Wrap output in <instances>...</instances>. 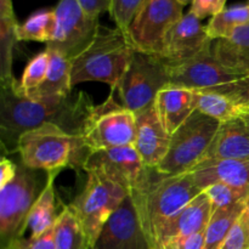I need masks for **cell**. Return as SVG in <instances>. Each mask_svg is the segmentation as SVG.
I'll list each match as a JSON object with an SVG mask.
<instances>
[{
    "instance_id": "obj_1",
    "label": "cell",
    "mask_w": 249,
    "mask_h": 249,
    "mask_svg": "<svg viewBox=\"0 0 249 249\" xmlns=\"http://www.w3.org/2000/svg\"><path fill=\"white\" fill-rule=\"evenodd\" d=\"M94 104L84 91L67 97L32 99L15 77L1 82L0 136L2 148L16 152L22 134L44 124H55L71 135L83 139L85 124ZM84 141V140H83Z\"/></svg>"
},
{
    "instance_id": "obj_2",
    "label": "cell",
    "mask_w": 249,
    "mask_h": 249,
    "mask_svg": "<svg viewBox=\"0 0 249 249\" xmlns=\"http://www.w3.org/2000/svg\"><path fill=\"white\" fill-rule=\"evenodd\" d=\"M201 192L190 172L168 175L146 168L130 197L152 249H158L163 226Z\"/></svg>"
},
{
    "instance_id": "obj_3",
    "label": "cell",
    "mask_w": 249,
    "mask_h": 249,
    "mask_svg": "<svg viewBox=\"0 0 249 249\" xmlns=\"http://www.w3.org/2000/svg\"><path fill=\"white\" fill-rule=\"evenodd\" d=\"M135 53L126 32L100 24L94 40L72 60V87L85 82H101L114 92Z\"/></svg>"
},
{
    "instance_id": "obj_4",
    "label": "cell",
    "mask_w": 249,
    "mask_h": 249,
    "mask_svg": "<svg viewBox=\"0 0 249 249\" xmlns=\"http://www.w3.org/2000/svg\"><path fill=\"white\" fill-rule=\"evenodd\" d=\"M16 152L19 153L22 164L48 173L83 168L89 156L82 138L71 135L55 124H44L22 134Z\"/></svg>"
},
{
    "instance_id": "obj_5",
    "label": "cell",
    "mask_w": 249,
    "mask_h": 249,
    "mask_svg": "<svg viewBox=\"0 0 249 249\" xmlns=\"http://www.w3.org/2000/svg\"><path fill=\"white\" fill-rule=\"evenodd\" d=\"M167 67L170 85L218 92L240 105H249V74L224 67L212 53V46L191 60Z\"/></svg>"
},
{
    "instance_id": "obj_6",
    "label": "cell",
    "mask_w": 249,
    "mask_h": 249,
    "mask_svg": "<svg viewBox=\"0 0 249 249\" xmlns=\"http://www.w3.org/2000/svg\"><path fill=\"white\" fill-rule=\"evenodd\" d=\"M87 173V184L72 204L91 248L105 224L130 195V191L123 182L102 168H94Z\"/></svg>"
},
{
    "instance_id": "obj_7",
    "label": "cell",
    "mask_w": 249,
    "mask_h": 249,
    "mask_svg": "<svg viewBox=\"0 0 249 249\" xmlns=\"http://www.w3.org/2000/svg\"><path fill=\"white\" fill-rule=\"evenodd\" d=\"M219 126L220 122L195 109L173 134L167 156L155 169L168 175L190 172L204 157Z\"/></svg>"
},
{
    "instance_id": "obj_8",
    "label": "cell",
    "mask_w": 249,
    "mask_h": 249,
    "mask_svg": "<svg viewBox=\"0 0 249 249\" xmlns=\"http://www.w3.org/2000/svg\"><path fill=\"white\" fill-rule=\"evenodd\" d=\"M169 85V71L160 57L135 50L117 87L122 105L134 113L152 106L158 92Z\"/></svg>"
},
{
    "instance_id": "obj_9",
    "label": "cell",
    "mask_w": 249,
    "mask_h": 249,
    "mask_svg": "<svg viewBox=\"0 0 249 249\" xmlns=\"http://www.w3.org/2000/svg\"><path fill=\"white\" fill-rule=\"evenodd\" d=\"M136 116L117 104L111 91L104 104L95 106L85 124L83 140L88 151L130 146L135 142Z\"/></svg>"
},
{
    "instance_id": "obj_10",
    "label": "cell",
    "mask_w": 249,
    "mask_h": 249,
    "mask_svg": "<svg viewBox=\"0 0 249 249\" xmlns=\"http://www.w3.org/2000/svg\"><path fill=\"white\" fill-rule=\"evenodd\" d=\"M36 170L18 165L14 179L0 187V233L5 248L27 230V218L38 196Z\"/></svg>"
},
{
    "instance_id": "obj_11",
    "label": "cell",
    "mask_w": 249,
    "mask_h": 249,
    "mask_svg": "<svg viewBox=\"0 0 249 249\" xmlns=\"http://www.w3.org/2000/svg\"><path fill=\"white\" fill-rule=\"evenodd\" d=\"M184 15V6L178 0H146L126 34L135 50L158 57L168 32Z\"/></svg>"
},
{
    "instance_id": "obj_12",
    "label": "cell",
    "mask_w": 249,
    "mask_h": 249,
    "mask_svg": "<svg viewBox=\"0 0 249 249\" xmlns=\"http://www.w3.org/2000/svg\"><path fill=\"white\" fill-rule=\"evenodd\" d=\"M53 12L55 28L46 50L72 61L94 40L100 27L99 18L89 16L77 0H58Z\"/></svg>"
},
{
    "instance_id": "obj_13",
    "label": "cell",
    "mask_w": 249,
    "mask_h": 249,
    "mask_svg": "<svg viewBox=\"0 0 249 249\" xmlns=\"http://www.w3.org/2000/svg\"><path fill=\"white\" fill-rule=\"evenodd\" d=\"M90 249H152L130 195L107 220Z\"/></svg>"
},
{
    "instance_id": "obj_14",
    "label": "cell",
    "mask_w": 249,
    "mask_h": 249,
    "mask_svg": "<svg viewBox=\"0 0 249 249\" xmlns=\"http://www.w3.org/2000/svg\"><path fill=\"white\" fill-rule=\"evenodd\" d=\"M212 44L213 40L207 34L206 26L189 11L168 32L163 51L158 57L165 65H178L199 55Z\"/></svg>"
},
{
    "instance_id": "obj_15",
    "label": "cell",
    "mask_w": 249,
    "mask_h": 249,
    "mask_svg": "<svg viewBox=\"0 0 249 249\" xmlns=\"http://www.w3.org/2000/svg\"><path fill=\"white\" fill-rule=\"evenodd\" d=\"M94 168L107 170L131 191L140 181L147 167L143 164L135 146L130 145L90 152L83 169L88 172Z\"/></svg>"
},
{
    "instance_id": "obj_16",
    "label": "cell",
    "mask_w": 249,
    "mask_h": 249,
    "mask_svg": "<svg viewBox=\"0 0 249 249\" xmlns=\"http://www.w3.org/2000/svg\"><path fill=\"white\" fill-rule=\"evenodd\" d=\"M136 116V133L134 146L147 168L155 169L169 151L172 135L163 126L155 104Z\"/></svg>"
},
{
    "instance_id": "obj_17",
    "label": "cell",
    "mask_w": 249,
    "mask_h": 249,
    "mask_svg": "<svg viewBox=\"0 0 249 249\" xmlns=\"http://www.w3.org/2000/svg\"><path fill=\"white\" fill-rule=\"evenodd\" d=\"M249 158V106L229 121L220 123L204 160Z\"/></svg>"
},
{
    "instance_id": "obj_18",
    "label": "cell",
    "mask_w": 249,
    "mask_h": 249,
    "mask_svg": "<svg viewBox=\"0 0 249 249\" xmlns=\"http://www.w3.org/2000/svg\"><path fill=\"white\" fill-rule=\"evenodd\" d=\"M213 208L211 199L202 191L163 226L158 238V249L165 243L204 230L211 220Z\"/></svg>"
},
{
    "instance_id": "obj_19",
    "label": "cell",
    "mask_w": 249,
    "mask_h": 249,
    "mask_svg": "<svg viewBox=\"0 0 249 249\" xmlns=\"http://www.w3.org/2000/svg\"><path fill=\"white\" fill-rule=\"evenodd\" d=\"M190 173L202 191L215 182L249 191V158L204 160L197 163Z\"/></svg>"
},
{
    "instance_id": "obj_20",
    "label": "cell",
    "mask_w": 249,
    "mask_h": 249,
    "mask_svg": "<svg viewBox=\"0 0 249 249\" xmlns=\"http://www.w3.org/2000/svg\"><path fill=\"white\" fill-rule=\"evenodd\" d=\"M155 107L165 130L173 135L195 111V91L169 84L158 92Z\"/></svg>"
},
{
    "instance_id": "obj_21",
    "label": "cell",
    "mask_w": 249,
    "mask_h": 249,
    "mask_svg": "<svg viewBox=\"0 0 249 249\" xmlns=\"http://www.w3.org/2000/svg\"><path fill=\"white\" fill-rule=\"evenodd\" d=\"M212 53L224 67L249 74V23L237 27L225 38L213 40Z\"/></svg>"
},
{
    "instance_id": "obj_22",
    "label": "cell",
    "mask_w": 249,
    "mask_h": 249,
    "mask_svg": "<svg viewBox=\"0 0 249 249\" xmlns=\"http://www.w3.org/2000/svg\"><path fill=\"white\" fill-rule=\"evenodd\" d=\"M48 51L50 53L48 74L33 92L27 95L32 99L67 97L72 91V61L55 51Z\"/></svg>"
},
{
    "instance_id": "obj_23",
    "label": "cell",
    "mask_w": 249,
    "mask_h": 249,
    "mask_svg": "<svg viewBox=\"0 0 249 249\" xmlns=\"http://www.w3.org/2000/svg\"><path fill=\"white\" fill-rule=\"evenodd\" d=\"M58 173H48V181L38 195L27 218V229H31V237H36L53 228L57 216L55 203V182Z\"/></svg>"
},
{
    "instance_id": "obj_24",
    "label": "cell",
    "mask_w": 249,
    "mask_h": 249,
    "mask_svg": "<svg viewBox=\"0 0 249 249\" xmlns=\"http://www.w3.org/2000/svg\"><path fill=\"white\" fill-rule=\"evenodd\" d=\"M19 23L15 16L12 0H0V79L12 78V50L17 39Z\"/></svg>"
},
{
    "instance_id": "obj_25",
    "label": "cell",
    "mask_w": 249,
    "mask_h": 249,
    "mask_svg": "<svg viewBox=\"0 0 249 249\" xmlns=\"http://www.w3.org/2000/svg\"><path fill=\"white\" fill-rule=\"evenodd\" d=\"M53 233L57 249H90L87 233L72 203L58 214Z\"/></svg>"
},
{
    "instance_id": "obj_26",
    "label": "cell",
    "mask_w": 249,
    "mask_h": 249,
    "mask_svg": "<svg viewBox=\"0 0 249 249\" xmlns=\"http://www.w3.org/2000/svg\"><path fill=\"white\" fill-rule=\"evenodd\" d=\"M247 201V199H246ZM246 201L213 212L206 228L204 249H221L231 229L245 212Z\"/></svg>"
},
{
    "instance_id": "obj_27",
    "label": "cell",
    "mask_w": 249,
    "mask_h": 249,
    "mask_svg": "<svg viewBox=\"0 0 249 249\" xmlns=\"http://www.w3.org/2000/svg\"><path fill=\"white\" fill-rule=\"evenodd\" d=\"M194 91L195 109L220 123L233 118L249 106V105H240L235 100L218 92L204 91V90H194Z\"/></svg>"
},
{
    "instance_id": "obj_28",
    "label": "cell",
    "mask_w": 249,
    "mask_h": 249,
    "mask_svg": "<svg viewBox=\"0 0 249 249\" xmlns=\"http://www.w3.org/2000/svg\"><path fill=\"white\" fill-rule=\"evenodd\" d=\"M249 23V4H238L225 7L209 19L206 26L207 34L212 40L225 38L237 27Z\"/></svg>"
},
{
    "instance_id": "obj_29",
    "label": "cell",
    "mask_w": 249,
    "mask_h": 249,
    "mask_svg": "<svg viewBox=\"0 0 249 249\" xmlns=\"http://www.w3.org/2000/svg\"><path fill=\"white\" fill-rule=\"evenodd\" d=\"M55 28L53 9H41L33 12L17 29L18 41H41L49 43Z\"/></svg>"
},
{
    "instance_id": "obj_30",
    "label": "cell",
    "mask_w": 249,
    "mask_h": 249,
    "mask_svg": "<svg viewBox=\"0 0 249 249\" xmlns=\"http://www.w3.org/2000/svg\"><path fill=\"white\" fill-rule=\"evenodd\" d=\"M50 66V53L48 50L34 56L24 70L19 82L22 90L26 95L33 92L45 79Z\"/></svg>"
},
{
    "instance_id": "obj_31",
    "label": "cell",
    "mask_w": 249,
    "mask_h": 249,
    "mask_svg": "<svg viewBox=\"0 0 249 249\" xmlns=\"http://www.w3.org/2000/svg\"><path fill=\"white\" fill-rule=\"evenodd\" d=\"M203 192L211 199L213 212L246 201L249 195V191L230 186L224 182H215V184L206 187Z\"/></svg>"
},
{
    "instance_id": "obj_32",
    "label": "cell",
    "mask_w": 249,
    "mask_h": 249,
    "mask_svg": "<svg viewBox=\"0 0 249 249\" xmlns=\"http://www.w3.org/2000/svg\"><path fill=\"white\" fill-rule=\"evenodd\" d=\"M145 1L146 0H111L108 12L117 28L124 32L128 31L134 17Z\"/></svg>"
},
{
    "instance_id": "obj_33",
    "label": "cell",
    "mask_w": 249,
    "mask_h": 249,
    "mask_svg": "<svg viewBox=\"0 0 249 249\" xmlns=\"http://www.w3.org/2000/svg\"><path fill=\"white\" fill-rule=\"evenodd\" d=\"M221 249H249V228L243 213L231 229Z\"/></svg>"
},
{
    "instance_id": "obj_34",
    "label": "cell",
    "mask_w": 249,
    "mask_h": 249,
    "mask_svg": "<svg viewBox=\"0 0 249 249\" xmlns=\"http://www.w3.org/2000/svg\"><path fill=\"white\" fill-rule=\"evenodd\" d=\"M5 249H57L56 248L53 228L49 229L48 231L36 236V237H29L28 240L19 238L10 246H7Z\"/></svg>"
},
{
    "instance_id": "obj_35",
    "label": "cell",
    "mask_w": 249,
    "mask_h": 249,
    "mask_svg": "<svg viewBox=\"0 0 249 249\" xmlns=\"http://www.w3.org/2000/svg\"><path fill=\"white\" fill-rule=\"evenodd\" d=\"M226 0H192L190 12L197 18L203 19L213 17L225 9Z\"/></svg>"
},
{
    "instance_id": "obj_36",
    "label": "cell",
    "mask_w": 249,
    "mask_h": 249,
    "mask_svg": "<svg viewBox=\"0 0 249 249\" xmlns=\"http://www.w3.org/2000/svg\"><path fill=\"white\" fill-rule=\"evenodd\" d=\"M77 1L89 16L96 18H99L100 15L104 12L109 11L111 7V0H77Z\"/></svg>"
},
{
    "instance_id": "obj_37",
    "label": "cell",
    "mask_w": 249,
    "mask_h": 249,
    "mask_svg": "<svg viewBox=\"0 0 249 249\" xmlns=\"http://www.w3.org/2000/svg\"><path fill=\"white\" fill-rule=\"evenodd\" d=\"M179 249H204L206 243V229L192 235L185 236L175 241Z\"/></svg>"
},
{
    "instance_id": "obj_38",
    "label": "cell",
    "mask_w": 249,
    "mask_h": 249,
    "mask_svg": "<svg viewBox=\"0 0 249 249\" xmlns=\"http://www.w3.org/2000/svg\"><path fill=\"white\" fill-rule=\"evenodd\" d=\"M17 165H15L7 158H2L0 162V187L5 186L7 182L11 181L17 173Z\"/></svg>"
},
{
    "instance_id": "obj_39",
    "label": "cell",
    "mask_w": 249,
    "mask_h": 249,
    "mask_svg": "<svg viewBox=\"0 0 249 249\" xmlns=\"http://www.w3.org/2000/svg\"><path fill=\"white\" fill-rule=\"evenodd\" d=\"M243 216H245L246 223H247V225L249 228V195L247 197V201H246V207H245V212H243Z\"/></svg>"
},
{
    "instance_id": "obj_40",
    "label": "cell",
    "mask_w": 249,
    "mask_h": 249,
    "mask_svg": "<svg viewBox=\"0 0 249 249\" xmlns=\"http://www.w3.org/2000/svg\"><path fill=\"white\" fill-rule=\"evenodd\" d=\"M160 249H179V247H178L177 242H175V241H173V242H168V243H165V245H163Z\"/></svg>"
},
{
    "instance_id": "obj_41",
    "label": "cell",
    "mask_w": 249,
    "mask_h": 249,
    "mask_svg": "<svg viewBox=\"0 0 249 249\" xmlns=\"http://www.w3.org/2000/svg\"><path fill=\"white\" fill-rule=\"evenodd\" d=\"M178 1H179L180 4L182 5V6H186L187 4H190V2H192V0H178Z\"/></svg>"
}]
</instances>
